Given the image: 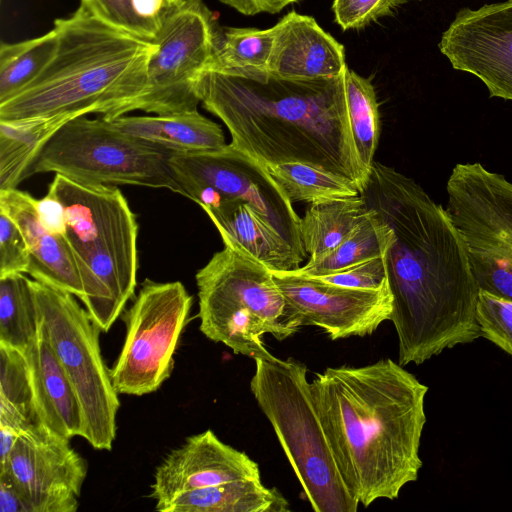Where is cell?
<instances>
[{"label": "cell", "instance_id": "obj_1", "mask_svg": "<svg viewBox=\"0 0 512 512\" xmlns=\"http://www.w3.org/2000/svg\"><path fill=\"white\" fill-rule=\"evenodd\" d=\"M361 195L393 234L383 257L398 363L419 365L481 337L479 288L446 209L413 179L377 161Z\"/></svg>", "mask_w": 512, "mask_h": 512}, {"label": "cell", "instance_id": "obj_2", "mask_svg": "<svg viewBox=\"0 0 512 512\" xmlns=\"http://www.w3.org/2000/svg\"><path fill=\"white\" fill-rule=\"evenodd\" d=\"M196 92L204 108L225 124L231 144L265 166L309 164L347 178L363 191L370 173L351 134L345 72L299 79L258 69L206 70Z\"/></svg>", "mask_w": 512, "mask_h": 512}, {"label": "cell", "instance_id": "obj_3", "mask_svg": "<svg viewBox=\"0 0 512 512\" xmlns=\"http://www.w3.org/2000/svg\"><path fill=\"white\" fill-rule=\"evenodd\" d=\"M392 359L329 367L311 382L340 473L359 504L394 500L418 478L428 387Z\"/></svg>", "mask_w": 512, "mask_h": 512}, {"label": "cell", "instance_id": "obj_4", "mask_svg": "<svg viewBox=\"0 0 512 512\" xmlns=\"http://www.w3.org/2000/svg\"><path fill=\"white\" fill-rule=\"evenodd\" d=\"M57 47L43 71L0 103V120L101 114L111 120L132 111L146 87L156 49L148 41L94 16L83 6L55 20Z\"/></svg>", "mask_w": 512, "mask_h": 512}, {"label": "cell", "instance_id": "obj_5", "mask_svg": "<svg viewBox=\"0 0 512 512\" xmlns=\"http://www.w3.org/2000/svg\"><path fill=\"white\" fill-rule=\"evenodd\" d=\"M48 193L65 209V239L82 282L81 301L102 332H107L137 285L136 215L114 185L82 184L55 174Z\"/></svg>", "mask_w": 512, "mask_h": 512}, {"label": "cell", "instance_id": "obj_6", "mask_svg": "<svg viewBox=\"0 0 512 512\" xmlns=\"http://www.w3.org/2000/svg\"><path fill=\"white\" fill-rule=\"evenodd\" d=\"M250 390L316 512H356L320 420L307 367L293 358H256Z\"/></svg>", "mask_w": 512, "mask_h": 512}, {"label": "cell", "instance_id": "obj_7", "mask_svg": "<svg viewBox=\"0 0 512 512\" xmlns=\"http://www.w3.org/2000/svg\"><path fill=\"white\" fill-rule=\"evenodd\" d=\"M195 278L200 331L235 354L274 359L263 335L284 340L296 332L288 323L286 302L272 272L249 256L224 246Z\"/></svg>", "mask_w": 512, "mask_h": 512}, {"label": "cell", "instance_id": "obj_8", "mask_svg": "<svg viewBox=\"0 0 512 512\" xmlns=\"http://www.w3.org/2000/svg\"><path fill=\"white\" fill-rule=\"evenodd\" d=\"M172 153L84 115L50 138L30 175L52 172L82 184L164 188L184 196L170 166Z\"/></svg>", "mask_w": 512, "mask_h": 512}, {"label": "cell", "instance_id": "obj_9", "mask_svg": "<svg viewBox=\"0 0 512 512\" xmlns=\"http://www.w3.org/2000/svg\"><path fill=\"white\" fill-rule=\"evenodd\" d=\"M32 287L40 324L81 408V437L94 449L109 451L120 402L101 354L102 330L75 295L34 279Z\"/></svg>", "mask_w": 512, "mask_h": 512}, {"label": "cell", "instance_id": "obj_10", "mask_svg": "<svg viewBox=\"0 0 512 512\" xmlns=\"http://www.w3.org/2000/svg\"><path fill=\"white\" fill-rule=\"evenodd\" d=\"M446 192L479 290L512 302V183L480 163H459Z\"/></svg>", "mask_w": 512, "mask_h": 512}, {"label": "cell", "instance_id": "obj_11", "mask_svg": "<svg viewBox=\"0 0 512 512\" xmlns=\"http://www.w3.org/2000/svg\"><path fill=\"white\" fill-rule=\"evenodd\" d=\"M169 162L185 197L202 208L245 201L305 258L300 217L264 164L231 143L218 150L173 152Z\"/></svg>", "mask_w": 512, "mask_h": 512}, {"label": "cell", "instance_id": "obj_12", "mask_svg": "<svg viewBox=\"0 0 512 512\" xmlns=\"http://www.w3.org/2000/svg\"><path fill=\"white\" fill-rule=\"evenodd\" d=\"M193 297L180 281L146 279L125 313V339L110 375L118 394L142 396L170 377Z\"/></svg>", "mask_w": 512, "mask_h": 512}, {"label": "cell", "instance_id": "obj_13", "mask_svg": "<svg viewBox=\"0 0 512 512\" xmlns=\"http://www.w3.org/2000/svg\"><path fill=\"white\" fill-rule=\"evenodd\" d=\"M218 27L202 0L164 10L147 67L146 87L134 110L156 115L197 110L196 82L212 59Z\"/></svg>", "mask_w": 512, "mask_h": 512}, {"label": "cell", "instance_id": "obj_14", "mask_svg": "<svg viewBox=\"0 0 512 512\" xmlns=\"http://www.w3.org/2000/svg\"><path fill=\"white\" fill-rule=\"evenodd\" d=\"M0 472L10 476L28 512H76L88 464L70 439L38 423L18 434Z\"/></svg>", "mask_w": 512, "mask_h": 512}, {"label": "cell", "instance_id": "obj_15", "mask_svg": "<svg viewBox=\"0 0 512 512\" xmlns=\"http://www.w3.org/2000/svg\"><path fill=\"white\" fill-rule=\"evenodd\" d=\"M272 274L286 302L288 323L295 331L302 326H316L332 340L364 337L390 320L393 299L389 284L377 290L358 289L293 270Z\"/></svg>", "mask_w": 512, "mask_h": 512}, {"label": "cell", "instance_id": "obj_16", "mask_svg": "<svg viewBox=\"0 0 512 512\" xmlns=\"http://www.w3.org/2000/svg\"><path fill=\"white\" fill-rule=\"evenodd\" d=\"M439 49L454 69L478 77L490 97L512 100V0L462 8Z\"/></svg>", "mask_w": 512, "mask_h": 512}, {"label": "cell", "instance_id": "obj_17", "mask_svg": "<svg viewBox=\"0 0 512 512\" xmlns=\"http://www.w3.org/2000/svg\"><path fill=\"white\" fill-rule=\"evenodd\" d=\"M241 479L261 480L258 464L208 429L165 456L155 470L150 497L156 504L181 492Z\"/></svg>", "mask_w": 512, "mask_h": 512}, {"label": "cell", "instance_id": "obj_18", "mask_svg": "<svg viewBox=\"0 0 512 512\" xmlns=\"http://www.w3.org/2000/svg\"><path fill=\"white\" fill-rule=\"evenodd\" d=\"M274 29L267 70L287 78L317 79L342 75L348 68L344 47L310 16L290 11Z\"/></svg>", "mask_w": 512, "mask_h": 512}, {"label": "cell", "instance_id": "obj_19", "mask_svg": "<svg viewBox=\"0 0 512 512\" xmlns=\"http://www.w3.org/2000/svg\"><path fill=\"white\" fill-rule=\"evenodd\" d=\"M36 200L17 188L0 190V211L18 225L28 245L30 264L27 274L81 300L84 290L71 249L65 237L43 228L37 217Z\"/></svg>", "mask_w": 512, "mask_h": 512}, {"label": "cell", "instance_id": "obj_20", "mask_svg": "<svg viewBox=\"0 0 512 512\" xmlns=\"http://www.w3.org/2000/svg\"><path fill=\"white\" fill-rule=\"evenodd\" d=\"M23 352L41 423L68 439L82 436L83 417L77 396L40 321L37 335Z\"/></svg>", "mask_w": 512, "mask_h": 512}, {"label": "cell", "instance_id": "obj_21", "mask_svg": "<svg viewBox=\"0 0 512 512\" xmlns=\"http://www.w3.org/2000/svg\"><path fill=\"white\" fill-rule=\"evenodd\" d=\"M202 209L217 228L224 246L249 256L270 271H292L304 260L245 201H227Z\"/></svg>", "mask_w": 512, "mask_h": 512}, {"label": "cell", "instance_id": "obj_22", "mask_svg": "<svg viewBox=\"0 0 512 512\" xmlns=\"http://www.w3.org/2000/svg\"><path fill=\"white\" fill-rule=\"evenodd\" d=\"M104 120L119 132L172 152L211 151L226 145L222 128L198 110L156 116L123 115Z\"/></svg>", "mask_w": 512, "mask_h": 512}, {"label": "cell", "instance_id": "obj_23", "mask_svg": "<svg viewBox=\"0 0 512 512\" xmlns=\"http://www.w3.org/2000/svg\"><path fill=\"white\" fill-rule=\"evenodd\" d=\"M160 512H287L290 505L259 479L234 480L181 492L155 504Z\"/></svg>", "mask_w": 512, "mask_h": 512}, {"label": "cell", "instance_id": "obj_24", "mask_svg": "<svg viewBox=\"0 0 512 512\" xmlns=\"http://www.w3.org/2000/svg\"><path fill=\"white\" fill-rule=\"evenodd\" d=\"M368 208L362 195L311 203L300 218V238L309 259L339 246L362 222Z\"/></svg>", "mask_w": 512, "mask_h": 512}, {"label": "cell", "instance_id": "obj_25", "mask_svg": "<svg viewBox=\"0 0 512 512\" xmlns=\"http://www.w3.org/2000/svg\"><path fill=\"white\" fill-rule=\"evenodd\" d=\"M68 122L62 118L0 120V190L15 189L50 138Z\"/></svg>", "mask_w": 512, "mask_h": 512}, {"label": "cell", "instance_id": "obj_26", "mask_svg": "<svg viewBox=\"0 0 512 512\" xmlns=\"http://www.w3.org/2000/svg\"><path fill=\"white\" fill-rule=\"evenodd\" d=\"M355 231L328 254L293 271L307 276L338 272L383 256L392 241V230L371 208Z\"/></svg>", "mask_w": 512, "mask_h": 512}, {"label": "cell", "instance_id": "obj_27", "mask_svg": "<svg viewBox=\"0 0 512 512\" xmlns=\"http://www.w3.org/2000/svg\"><path fill=\"white\" fill-rule=\"evenodd\" d=\"M38 423L26 356L0 343V426L19 434Z\"/></svg>", "mask_w": 512, "mask_h": 512}, {"label": "cell", "instance_id": "obj_28", "mask_svg": "<svg viewBox=\"0 0 512 512\" xmlns=\"http://www.w3.org/2000/svg\"><path fill=\"white\" fill-rule=\"evenodd\" d=\"M266 168L292 203L311 204L361 195L351 180L309 164L287 162L266 165Z\"/></svg>", "mask_w": 512, "mask_h": 512}, {"label": "cell", "instance_id": "obj_29", "mask_svg": "<svg viewBox=\"0 0 512 512\" xmlns=\"http://www.w3.org/2000/svg\"><path fill=\"white\" fill-rule=\"evenodd\" d=\"M38 330L32 279L25 274L0 278V343L24 351Z\"/></svg>", "mask_w": 512, "mask_h": 512}, {"label": "cell", "instance_id": "obj_30", "mask_svg": "<svg viewBox=\"0 0 512 512\" xmlns=\"http://www.w3.org/2000/svg\"><path fill=\"white\" fill-rule=\"evenodd\" d=\"M273 42V27L218 28L214 53L206 70L223 73L267 70Z\"/></svg>", "mask_w": 512, "mask_h": 512}, {"label": "cell", "instance_id": "obj_31", "mask_svg": "<svg viewBox=\"0 0 512 512\" xmlns=\"http://www.w3.org/2000/svg\"><path fill=\"white\" fill-rule=\"evenodd\" d=\"M57 47L53 28L46 34L0 46V103L30 84L50 62Z\"/></svg>", "mask_w": 512, "mask_h": 512}, {"label": "cell", "instance_id": "obj_32", "mask_svg": "<svg viewBox=\"0 0 512 512\" xmlns=\"http://www.w3.org/2000/svg\"><path fill=\"white\" fill-rule=\"evenodd\" d=\"M347 106L351 134L358 158L370 173L379 144L381 121L379 104L370 79L349 68L345 71Z\"/></svg>", "mask_w": 512, "mask_h": 512}, {"label": "cell", "instance_id": "obj_33", "mask_svg": "<svg viewBox=\"0 0 512 512\" xmlns=\"http://www.w3.org/2000/svg\"><path fill=\"white\" fill-rule=\"evenodd\" d=\"M80 5L110 25L148 41H154L161 23L142 14L137 0H81Z\"/></svg>", "mask_w": 512, "mask_h": 512}, {"label": "cell", "instance_id": "obj_34", "mask_svg": "<svg viewBox=\"0 0 512 512\" xmlns=\"http://www.w3.org/2000/svg\"><path fill=\"white\" fill-rule=\"evenodd\" d=\"M476 318L481 337L512 356V302L479 290Z\"/></svg>", "mask_w": 512, "mask_h": 512}, {"label": "cell", "instance_id": "obj_35", "mask_svg": "<svg viewBox=\"0 0 512 512\" xmlns=\"http://www.w3.org/2000/svg\"><path fill=\"white\" fill-rule=\"evenodd\" d=\"M407 0H334L335 22L342 30L361 29L388 16Z\"/></svg>", "mask_w": 512, "mask_h": 512}, {"label": "cell", "instance_id": "obj_36", "mask_svg": "<svg viewBox=\"0 0 512 512\" xmlns=\"http://www.w3.org/2000/svg\"><path fill=\"white\" fill-rule=\"evenodd\" d=\"M30 253L18 225L5 212L0 211V278L14 274H27Z\"/></svg>", "mask_w": 512, "mask_h": 512}, {"label": "cell", "instance_id": "obj_37", "mask_svg": "<svg viewBox=\"0 0 512 512\" xmlns=\"http://www.w3.org/2000/svg\"><path fill=\"white\" fill-rule=\"evenodd\" d=\"M321 281L358 289H381L388 285L386 265L383 256L359 263L335 273L310 276Z\"/></svg>", "mask_w": 512, "mask_h": 512}, {"label": "cell", "instance_id": "obj_38", "mask_svg": "<svg viewBox=\"0 0 512 512\" xmlns=\"http://www.w3.org/2000/svg\"><path fill=\"white\" fill-rule=\"evenodd\" d=\"M36 213L39 222L48 232L65 237L67 223L62 202L47 192L42 199L36 200Z\"/></svg>", "mask_w": 512, "mask_h": 512}, {"label": "cell", "instance_id": "obj_39", "mask_svg": "<svg viewBox=\"0 0 512 512\" xmlns=\"http://www.w3.org/2000/svg\"><path fill=\"white\" fill-rule=\"evenodd\" d=\"M246 16L260 13L276 14L300 0H220Z\"/></svg>", "mask_w": 512, "mask_h": 512}, {"label": "cell", "instance_id": "obj_40", "mask_svg": "<svg viewBox=\"0 0 512 512\" xmlns=\"http://www.w3.org/2000/svg\"><path fill=\"white\" fill-rule=\"evenodd\" d=\"M0 512H28L10 476L0 472Z\"/></svg>", "mask_w": 512, "mask_h": 512}, {"label": "cell", "instance_id": "obj_41", "mask_svg": "<svg viewBox=\"0 0 512 512\" xmlns=\"http://www.w3.org/2000/svg\"><path fill=\"white\" fill-rule=\"evenodd\" d=\"M184 0H166V3L169 7L179 4Z\"/></svg>", "mask_w": 512, "mask_h": 512}]
</instances>
